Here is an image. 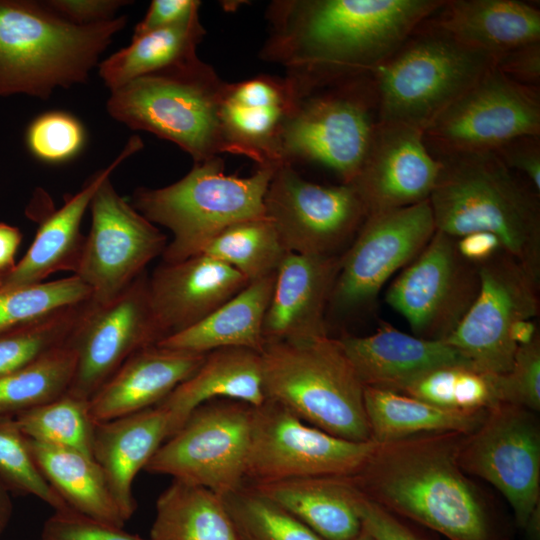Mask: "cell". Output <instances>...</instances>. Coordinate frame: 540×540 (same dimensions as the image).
<instances>
[{
	"instance_id": "obj_10",
	"label": "cell",
	"mask_w": 540,
	"mask_h": 540,
	"mask_svg": "<svg viewBox=\"0 0 540 540\" xmlns=\"http://www.w3.org/2000/svg\"><path fill=\"white\" fill-rule=\"evenodd\" d=\"M254 406L218 398L195 408L158 448L144 471L223 496L245 483Z\"/></svg>"
},
{
	"instance_id": "obj_31",
	"label": "cell",
	"mask_w": 540,
	"mask_h": 540,
	"mask_svg": "<svg viewBox=\"0 0 540 540\" xmlns=\"http://www.w3.org/2000/svg\"><path fill=\"white\" fill-rule=\"evenodd\" d=\"M275 278L276 272L251 281L204 319L157 344L198 353L225 347L248 348L261 353L265 346L263 322Z\"/></svg>"
},
{
	"instance_id": "obj_8",
	"label": "cell",
	"mask_w": 540,
	"mask_h": 540,
	"mask_svg": "<svg viewBox=\"0 0 540 540\" xmlns=\"http://www.w3.org/2000/svg\"><path fill=\"white\" fill-rule=\"evenodd\" d=\"M374 68L378 121L424 130L471 88L495 60L430 23L420 25Z\"/></svg>"
},
{
	"instance_id": "obj_2",
	"label": "cell",
	"mask_w": 540,
	"mask_h": 540,
	"mask_svg": "<svg viewBox=\"0 0 540 540\" xmlns=\"http://www.w3.org/2000/svg\"><path fill=\"white\" fill-rule=\"evenodd\" d=\"M463 435L375 442L360 470L347 478L366 498L448 540H509L492 506L458 465Z\"/></svg>"
},
{
	"instance_id": "obj_34",
	"label": "cell",
	"mask_w": 540,
	"mask_h": 540,
	"mask_svg": "<svg viewBox=\"0 0 540 540\" xmlns=\"http://www.w3.org/2000/svg\"><path fill=\"white\" fill-rule=\"evenodd\" d=\"M206 30L199 11L176 25L132 36L131 43L98 64L104 85L114 91L142 76L190 62Z\"/></svg>"
},
{
	"instance_id": "obj_15",
	"label": "cell",
	"mask_w": 540,
	"mask_h": 540,
	"mask_svg": "<svg viewBox=\"0 0 540 540\" xmlns=\"http://www.w3.org/2000/svg\"><path fill=\"white\" fill-rule=\"evenodd\" d=\"M480 287L479 269L458 252L456 238L436 230L428 244L386 291V303L413 335L445 341Z\"/></svg>"
},
{
	"instance_id": "obj_37",
	"label": "cell",
	"mask_w": 540,
	"mask_h": 540,
	"mask_svg": "<svg viewBox=\"0 0 540 540\" xmlns=\"http://www.w3.org/2000/svg\"><path fill=\"white\" fill-rule=\"evenodd\" d=\"M92 298L0 332V376L30 365L69 342Z\"/></svg>"
},
{
	"instance_id": "obj_21",
	"label": "cell",
	"mask_w": 540,
	"mask_h": 540,
	"mask_svg": "<svg viewBox=\"0 0 540 540\" xmlns=\"http://www.w3.org/2000/svg\"><path fill=\"white\" fill-rule=\"evenodd\" d=\"M295 97L286 76L262 74L235 83L224 82L219 119L231 154L246 156L261 168L282 166L281 135Z\"/></svg>"
},
{
	"instance_id": "obj_51",
	"label": "cell",
	"mask_w": 540,
	"mask_h": 540,
	"mask_svg": "<svg viewBox=\"0 0 540 540\" xmlns=\"http://www.w3.org/2000/svg\"><path fill=\"white\" fill-rule=\"evenodd\" d=\"M200 5L197 0H153L132 36L181 23L198 12Z\"/></svg>"
},
{
	"instance_id": "obj_3",
	"label": "cell",
	"mask_w": 540,
	"mask_h": 540,
	"mask_svg": "<svg viewBox=\"0 0 540 540\" xmlns=\"http://www.w3.org/2000/svg\"><path fill=\"white\" fill-rule=\"evenodd\" d=\"M435 157L441 168L428 200L436 230L456 239L492 233L503 251L540 282L539 194L494 152Z\"/></svg>"
},
{
	"instance_id": "obj_14",
	"label": "cell",
	"mask_w": 540,
	"mask_h": 540,
	"mask_svg": "<svg viewBox=\"0 0 540 540\" xmlns=\"http://www.w3.org/2000/svg\"><path fill=\"white\" fill-rule=\"evenodd\" d=\"M478 269V294L445 342L477 369L502 375L510 370L517 351L510 338L513 325L539 315L540 282L504 251Z\"/></svg>"
},
{
	"instance_id": "obj_25",
	"label": "cell",
	"mask_w": 540,
	"mask_h": 540,
	"mask_svg": "<svg viewBox=\"0 0 540 540\" xmlns=\"http://www.w3.org/2000/svg\"><path fill=\"white\" fill-rule=\"evenodd\" d=\"M206 354L158 344L137 351L89 399L93 420L108 421L157 405L196 372Z\"/></svg>"
},
{
	"instance_id": "obj_20",
	"label": "cell",
	"mask_w": 540,
	"mask_h": 540,
	"mask_svg": "<svg viewBox=\"0 0 540 540\" xmlns=\"http://www.w3.org/2000/svg\"><path fill=\"white\" fill-rule=\"evenodd\" d=\"M440 168L422 130L378 121L362 166L349 185L369 215L428 200Z\"/></svg>"
},
{
	"instance_id": "obj_46",
	"label": "cell",
	"mask_w": 540,
	"mask_h": 540,
	"mask_svg": "<svg viewBox=\"0 0 540 540\" xmlns=\"http://www.w3.org/2000/svg\"><path fill=\"white\" fill-rule=\"evenodd\" d=\"M44 540H150L112 524L81 515L73 510L54 511L44 523Z\"/></svg>"
},
{
	"instance_id": "obj_35",
	"label": "cell",
	"mask_w": 540,
	"mask_h": 540,
	"mask_svg": "<svg viewBox=\"0 0 540 540\" xmlns=\"http://www.w3.org/2000/svg\"><path fill=\"white\" fill-rule=\"evenodd\" d=\"M150 540H238L222 497L173 479L156 501Z\"/></svg>"
},
{
	"instance_id": "obj_54",
	"label": "cell",
	"mask_w": 540,
	"mask_h": 540,
	"mask_svg": "<svg viewBox=\"0 0 540 540\" xmlns=\"http://www.w3.org/2000/svg\"><path fill=\"white\" fill-rule=\"evenodd\" d=\"M539 337L534 319L518 320L512 327L510 338L518 347L527 346Z\"/></svg>"
},
{
	"instance_id": "obj_1",
	"label": "cell",
	"mask_w": 540,
	"mask_h": 540,
	"mask_svg": "<svg viewBox=\"0 0 540 540\" xmlns=\"http://www.w3.org/2000/svg\"><path fill=\"white\" fill-rule=\"evenodd\" d=\"M445 0H276L266 11L265 61L299 90L370 73Z\"/></svg>"
},
{
	"instance_id": "obj_36",
	"label": "cell",
	"mask_w": 540,
	"mask_h": 540,
	"mask_svg": "<svg viewBox=\"0 0 540 540\" xmlns=\"http://www.w3.org/2000/svg\"><path fill=\"white\" fill-rule=\"evenodd\" d=\"M202 253L233 267L251 282L276 272L287 251L265 214L227 227Z\"/></svg>"
},
{
	"instance_id": "obj_9",
	"label": "cell",
	"mask_w": 540,
	"mask_h": 540,
	"mask_svg": "<svg viewBox=\"0 0 540 540\" xmlns=\"http://www.w3.org/2000/svg\"><path fill=\"white\" fill-rule=\"evenodd\" d=\"M294 90V106L280 141L282 166L316 163L350 184L378 123L377 95L370 73Z\"/></svg>"
},
{
	"instance_id": "obj_28",
	"label": "cell",
	"mask_w": 540,
	"mask_h": 540,
	"mask_svg": "<svg viewBox=\"0 0 540 540\" xmlns=\"http://www.w3.org/2000/svg\"><path fill=\"white\" fill-rule=\"evenodd\" d=\"M218 398L238 400L252 406L264 403L260 352L240 347L208 352L196 372L157 405L168 416L171 436L195 408Z\"/></svg>"
},
{
	"instance_id": "obj_44",
	"label": "cell",
	"mask_w": 540,
	"mask_h": 540,
	"mask_svg": "<svg viewBox=\"0 0 540 540\" xmlns=\"http://www.w3.org/2000/svg\"><path fill=\"white\" fill-rule=\"evenodd\" d=\"M25 142L29 152L46 163H64L84 148L86 131L79 119L64 111L38 115L28 125Z\"/></svg>"
},
{
	"instance_id": "obj_17",
	"label": "cell",
	"mask_w": 540,
	"mask_h": 540,
	"mask_svg": "<svg viewBox=\"0 0 540 540\" xmlns=\"http://www.w3.org/2000/svg\"><path fill=\"white\" fill-rule=\"evenodd\" d=\"M91 226L74 275L104 303L115 297L162 255L167 237L114 188L110 177L95 191L89 205Z\"/></svg>"
},
{
	"instance_id": "obj_41",
	"label": "cell",
	"mask_w": 540,
	"mask_h": 540,
	"mask_svg": "<svg viewBox=\"0 0 540 540\" xmlns=\"http://www.w3.org/2000/svg\"><path fill=\"white\" fill-rule=\"evenodd\" d=\"M221 497L238 540H325L246 483Z\"/></svg>"
},
{
	"instance_id": "obj_7",
	"label": "cell",
	"mask_w": 540,
	"mask_h": 540,
	"mask_svg": "<svg viewBox=\"0 0 540 540\" xmlns=\"http://www.w3.org/2000/svg\"><path fill=\"white\" fill-rule=\"evenodd\" d=\"M223 85L198 57L111 91L106 110L131 130L175 143L199 163L231 153L219 119Z\"/></svg>"
},
{
	"instance_id": "obj_55",
	"label": "cell",
	"mask_w": 540,
	"mask_h": 540,
	"mask_svg": "<svg viewBox=\"0 0 540 540\" xmlns=\"http://www.w3.org/2000/svg\"><path fill=\"white\" fill-rule=\"evenodd\" d=\"M11 492L0 479V536L6 529L13 512Z\"/></svg>"
},
{
	"instance_id": "obj_6",
	"label": "cell",
	"mask_w": 540,
	"mask_h": 540,
	"mask_svg": "<svg viewBox=\"0 0 540 540\" xmlns=\"http://www.w3.org/2000/svg\"><path fill=\"white\" fill-rule=\"evenodd\" d=\"M275 169L258 167L248 177L225 173L220 156L194 163L178 181L139 187L131 204L173 235L162 257L172 263L201 254L227 227L265 215L264 198Z\"/></svg>"
},
{
	"instance_id": "obj_56",
	"label": "cell",
	"mask_w": 540,
	"mask_h": 540,
	"mask_svg": "<svg viewBox=\"0 0 540 540\" xmlns=\"http://www.w3.org/2000/svg\"><path fill=\"white\" fill-rule=\"evenodd\" d=\"M351 540H374L365 530H361L360 533Z\"/></svg>"
},
{
	"instance_id": "obj_26",
	"label": "cell",
	"mask_w": 540,
	"mask_h": 540,
	"mask_svg": "<svg viewBox=\"0 0 540 540\" xmlns=\"http://www.w3.org/2000/svg\"><path fill=\"white\" fill-rule=\"evenodd\" d=\"M339 341L364 387L400 393L410 382L435 368L472 365L445 341L409 335L386 323L371 335H347Z\"/></svg>"
},
{
	"instance_id": "obj_49",
	"label": "cell",
	"mask_w": 540,
	"mask_h": 540,
	"mask_svg": "<svg viewBox=\"0 0 540 540\" xmlns=\"http://www.w3.org/2000/svg\"><path fill=\"white\" fill-rule=\"evenodd\" d=\"M55 13L76 25H92L114 19L118 10L130 4L125 0H46Z\"/></svg>"
},
{
	"instance_id": "obj_45",
	"label": "cell",
	"mask_w": 540,
	"mask_h": 540,
	"mask_svg": "<svg viewBox=\"0 0 540 540\" xmlns=\"http://www.w3.org/2000/svg\"><path fill=\"white\" fill-rule=\"evenodd\" d=\"M498 401L540 410V339L518 347L510 370L496 375Z\"/></svg>"
},
{
	"instance_id": "obj_39",
	"label": "cell",
	"mask_w": 540,
	"mask_h": 540,
	"mask_svg": "<svg viewBox=\"0 0 540 540\" xmlns=\"http://www.w3.org/2000/svg\"><path fill=\"white\" fill-rule=\"evenodd\" d=\"M23 434L30 440L92 455L96 422L89 400L67 392L14 416Z\"/></svg>"
},
{
	"instance_id": "obj_12",
	"label": "cell",
	"mask_w": 540,
	"mask_h": 540,
	"mask_svg": "<svg viewBox=\"0 0 540 540\" xmlns=\"http://www.w3.org/2000/svg\"><path fill=\"white\" fill-rule=\"evenodd\" d=\"M375 445L374 441L356 442L333 436L266 399L253 408L245 483L352 476Z\"/></svg>"
},
{
	"instance_id": "obj_24",
	"label": "cell",
	"mask_w": 540,
	"mask_h": 540,
	"mask_svg": "<svg viewBox=\"0 0 540 540\" xmlns=\"http://www.w3.org/2000/svg\"><path fill=\"white\" fill-rule=\"evenodd\" d=\"M142 148V139L132 135L107 167L91 175L78 192L65 197L59 209L45 214L25 255L1 277L0 288L43 282L51 274L61 271L74 275L85 241L80 230L81 222L95 191L120 164Z\"/></svg>"
},
{
	"instance_id": "obj_27",
	"label": "cell",
	"mask_w": 540,
	"mask_h": 540,
	"mask_svg": "<svg viewBox=\"0 0 540 540\" xmlns=\"http://www.w3.org/2000/svg\"><path fill=\"white\" fill-rule=\"evenodd\" d=\"M169 437L168 416L158 405L96 423L92 455L126 521L137 508L133 493L136 475Z\"/></svg>"
},
{
	"instance_id": "obj_42",
	"label": "cell",
	"mask_w": 540,
	"mask_h": 540,
	"mask_svg": "<svg viewBox=\"0 0 540 540\" xmlns=\"http://www.w3.org/2000/svg\"><path fill=\"white\" fill-rule=\"evenodd\" d=\"M91 298L92 290L76 275L49 282L0 288V332Z\"/></svg>"
},
{
	"instance_id": "obj_47",
	"label": "cell",
	"mask_w": 540,
	"mask_h": 540,
	"mask_svg": "<svg viewBox=\"0 0 540 540\" xmlns=\"http://www.w3.org/2000/svg\"><path fill=\"white\" fill-rule=\"evenodd\" d=\"M355 508L362 529L374 540H425L403 523L398 516L366 498L357 489Z\"/></svg>"
},
{
	"instance_id": "obj_22",
	"label": "cell",
	"mask_w": 540,
	"mask_h": 540,
	"mask_svg": "<svg viewBox=\"0 0 540 540\" xmlns=\"http://www.w3.org/2000/svg\"><path fill=\"white\" fill-rule=\"evenodd\" d=\"M341 255L287 252L276 270L263 322L265 344L327 336L326 308L339 273Z\"/></svg>"
},
{
	"instance_id": "obj_33",
	"label": "cell",
	"mask_w": 540,
	"mask_h": 540,
	"mask_svg": "<svg viewBox=\"0 0 540 540\" xmlns=\"http://www.w3.org/2000/svg\"><path fill=\"white\" fill-rule=\"evenodd\" d=\"M364 405L371 440L376 443L421 434H469L480 425L488 410H450L403 393L371 387L364 388Z\"/></svg>"
},
{
	"instance_id": "obj_32",
	"label": "cell",
	"mask_w": 540,
	"mask_h": 540,
	"mask_svg": "<svg viewBox=\"0 0 540 540\" xmlns=\"http://www.w3.org/2000/svg\"><path fill=\"white\" fill-rule=\"evenodd\" d=\"M33 458L48 484L66 506L89 518L124 527L127 522L108 479L90 455L28 439Z\"/></svg>"
},
{
	"instance_id": "obj_52",
	"label": "cell",
	"mask_w": 540,
	"mask_h": 540,
	"mask_svg": "<svg viewBox=\"0 0 540 540\" xmlns=\"http://www.w3.org/2000/svg\"><path fill=\"white\" fill-rule=\"evenodd\" d=\"M459 254L467 261L480 265L503 251L500 239L489 232H473L456 239Z\"/></svg>"
},
{
	"instance_id": "obj_16",
	"label": "cell",
	"mask_w": 540,
	"mask_h": 540,
	"mask_svg": "<svg viewBox=\"0 0 540 540\" xmlns=\"http://www.w3.org/2000/svg\"><path fill=\"white\" fill-rule=\"evenodd\" d=\"M264 206L286 251L302 255H336L367 217L351 185L313 183L290 165L275 169Z\"/></svg>"
},
{
	"instance_id": "obj_13",
	"label": "cell",
	"mask_w": 540,
	"mask_h": 540,
	"mask_svg": "<svg viewBox=\"0 0 540 540\" xmlns=\"http://www.w3.org/2000/svg\"><path fill=\"white\" fill-rule=\"evenodd\" d=\"M423 133L434 156L494 152L515 138L540 136L539 88L493 66Z\"/></svg>"
},
{
	"instance_id": "obj_18",
	"label": "cell",
	"mask_w": 540,
	"mask_h": 540,
	"mask_svg": "<svg viewBox=\"0 0 540 540\" xmlns=\"http://www.w3.org/2000/svg\"><path fill=\"white\" fill-rule=\"evenodd\" d=\"M435 231L429 200L367 215L341 255L329 304L347 312L372 302L392 274L421 253Z\"/></svg>"
},
{
	"instance_id": "obj_5",
	"label": "cell",
	"mask_w": 540,
	"mask_h": 540,
	"mask_svg": "<svg viewBox=\"0 0 540 540\" xmlns=\"http://www.w3.org/2000/svg\"><path fill=\"white\" fill-rule=\"evenodd\" d=\"M261 357L266 399L333 436L372 441L365 387L339 339L267 343Z\"/></svg>"
},
{
	"instance_id": "obj_48",
	"label": "cell",
	"mask_w": 540,
	"mask_h": 540,
	"mask_svg": "<svg viewBox=\"0 0 540 540\" xmlns=\"http://www.w3.org/2000/svg\"><path fill=\"white\" fill-rule=\"evenodd\" d=\"M494 153L513 172L521 173L533 190L540 195V136L515 138Z\"/></svg>"
},
{
	"instance_id": "obj_11",
	"label": "cell",
	"mask_w": 540,
	"mask_h": 540,
	"mask_svg": "<svg viewBox=\"0 0 540 540\" xmlns=\"http://www.w3.org/2000/svg\"><path fill=\"white\" fill-rule=\"evenodd\" d=\"M457 462L467 474L484 479L506 498L517 526H539L540 427L535 412L498 402L480 425L464 434Z\"/></svg>"
},
{
	"instance_id": "obj_57",
	"label": "cell",
	"mask_w": 540,
	"mask_h": 540,
	"mask_svg": "<svg viewBox=\"0 0 540 540\" xmlns=\"http://www.w3.org/2000/svg\"><path fill=\"white\" fill-rule=\"evenodd\" d=\"M39 540H44V539L40 538Z\"/></svg>"
},
{
	"instance_id": "obj_50",
	"label": "cell",
	"mask_w": 540,
	"mask_h": 540,
	"mask_svg": "<svg viewBox=\"0 0 540 540\" xmlns=\"http://www.w3.org/2000/svg\"><path fill=\"white\" fill-rule=\"evenodd\" d=\"M495 67L512 80L531 87L540 82V41L514 48L496 62Z\"/></svg>"
},
{
	"instance_id": "obj_19",
	"label": "cell",
	"mask_w": 540,
	"mask_h": 540,
	"mask_svg": "<svg viewBox=\"0 0 540 540\" xmlns=\"http://www.w3.org/2000/svg\"><path fill=\"white\" fill-rule=\"evenodd\" d=\"M162 338L145 271L110 300L92 299L71 338L76 367L67 393L89 400L129 357Z\"/></svg>"
},
{
	"instance_id": "obj_58",
	"label": "cell",
	"mask_w": 540,
	"mask_h": 540,
	"mask_svg": "<svg viewBox=\"0 0 540 540\" xmlns=\"http://www.w3.org/2000/svg\"><path fill=\"white\" fill-rule=\"evenodd\" d=\"M0 281H1V277H0Z\"/></svg>"
},
{
	"instance_id": "obj_30",
	"label": "cell",
	"mask_w": 540,
	"mask_h": 540,
	"mask_svg": "<svg viewBox=\"0 0 540 540\" xmlns=\"http://www.w3.org/2000/svg\"><path fill=\"white\" fill-rule=\"evenodd\" d=\"M248 485L325 540H351L362 530L355 508L356 489L347 477H307Z\"/></svg>"
},
{
	"instance_id": "obj_23",
	"label": "cell",
	"mask_w": 540,
	"mask_h": 540,
	"mask_svg": "<svg viewBox=\"0 0 540 540\" xmlns=\"http://www.w3.org/2000/svg\"><path fill=\"white\" fill-rule=\"evenodd\" d=\"M250 283L206 254L162 262L149 277V296L162 340L198 323Z\"/></svg>"
},
{
	"instance_id": "obj_40",
	"label": "cell",
	"mask_w": 540,
	"mask_h": 540,
	"mask_svg": "<svg viewBox=\"0 0 540 540\" xmlns=\"http://www.w3.org/2000/svg\"><path fill=\"white\" fill-rule=\"evenodd\" d=\"M400 393L462 412L487 410L499 402L496 375L468 364L445 365L430 370L410 382Z\"/></svg>"
},
{
	"instance_id": "obj_4",
	"label": "cell",
	"mask_w": 540,
	"mask_h": 540,
	"mask_svg": "<svg viewBox=\"0 0 540 540\" xmlns=\"http://www.w3.org/2000/svg\"><path fill=\"white\" fill-rule=\"evenodd\" d=\"M127 16L76 25L43 1L0 0V97L47 100L58 88L88 81Z\"/></svg>"
},
{
	"instance_id": "obj_38",
	"label": "cell",
	"mask_w": 540,
	"mask_h": 540,
	"mask_svg": "<svg viewBox=\"0 0 540 540\" xmlns=\"http://www.w3.org/2000/svg\"><path fill=\"white\" fill-rule=\"evenodd\" d=\"M75 367L76 352L70 339L67 344L36 362L1 375L0 415L14 417L65 394L72 382Z\"/></svg>"
},
{
	"instance_id": "obj_53",
	"label": "cell",
	"mask_w": 540,
	"mask_h": 540,
	"mask_svg": "<svg viewBox=\"0 0 540 540\" xmlns=\"http://www.w3.org/2000/svg\"><path fill=\"white\" fill-rule=\"evenodd\" d=\"M22 241L18 227L0 222V277L15 266V255Z\"/></svg>"
},
{
	"instance_id": "obj_29",
	"label": "cell",
	"mask_w": 540,
	"mask_h": 540,
	"mask_svg": "<svg viewBox=\"0 0 540 540\" xmlns=\"http://www.w3.org/2000/svg\"><path fill=\"white\" fill-rule=\"evenodd\" d=\"M433 23L461 44L496 60L540 41V10L519 0H445Z\"/></svg>"
},
{
	"instance_id": "obj_43",
	"label": "cell",
	"mask_w": 540,
	"mask_h": 540,
	"mask_svg": "<svg viewBox=\"0 0 540 540\" xmlns=\"http://www.w3.org/2000/svg\"><path fill=\"white\" fill-rule=\"evenodd\" d=\"M0 479L11 493L32 495L54 511L69 509L40 472L15 418L0 415Z\"/></svg>"
}]
</instances>
